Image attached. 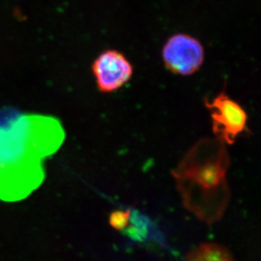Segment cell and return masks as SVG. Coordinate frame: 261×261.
<instances>
[{"label":"cell","mask_w":261,"mask_h":261,"mask_svg":"<svg viewBox=\"0 0 261 261\" xmlns=\"http://www.w3.org/2000/svg\"><path fill=\"white\" fill-rule=\"evenodd\" d=\"M65 140L61 122L53 116L21 114L0 126V200H25L42 185L44 163Z\"/></svg>","instance_id":"6da1fadb"},{"label":"cell","mask_w":261,"mask_h":261,"mask_svg":"<svg viewBox=\"0 0 261 261\" xmlns=\"http://www.w3.org/2000/svg\"><path fill=\"white\" fill-rule=\"evenodd\" d=\"M228 166L224 143L204 139L189 150L173 173L185 207L208 223L218 221L227 208Z\"/></svg>","instance_id":"7a4b0ae2"},{"label":"cell","mask_w":261,"mask_h":261,"mask_svg":"<svg viewBox=\"0 0 261 261\" xmlns=\"http://www.w3.org/2000/svg\"><path fill=\"white\" fill-rule=\"evenodd\" d=\"M166 69L180 76H190L201 68L204 48L200 40L186 33L171 36L162 50Z\"/></svg>","instance_id":"3957f363"},{"label":"cell","mask_w":261,"mask_h":261,"mask_svg":"<svg viewBox=\"0 0 261 261\" xmlns=\"http://www.w3.org/2000/svg\"><path fill=\"white\" fill-rule=\"evenodd\" d=\"M204 105L211 113L212 130L217 140L232 145L247 128L248 116L244 108L224 91L205 100Z\"/></svg>","instance_id":"277c9868"},{"label":"cell","mask_w":261,"mask_h":261,"mask_svg":"<svg viewBox=\"0 0 261 261\" xmlns=\"http://www.w3.org/2000/svg\"><path fill=\"white\" fill-rule=\"evenodd\" d=\"M96 87L102 93H112L128 84L134 74V66L118 50H105L91 64Z\"/></svg>","instance_id":"5b68a950"},{"label":"cell","mask_w":261,"mask_h":261,"mask_svg":"<svg viewBox=\"0 0 261 261\" xmlns=\"http://www.w3.org/2000/svg\"><path fill=\"white\" fill-rule=\"evenodd\" d=\"M185 261H234L225 247L215 243H204L187 254Z\"/></svg>","instance_id":"8992f818"},{"label":"cell","mask_w":261,"mask_h":261,"mask_svg":"<svg viewBox=\"0 0 261 261\" xmlns=\"http://www.w3.org/2000/svg\"><path fill=\"white\" fill-rule=\"evenodd\" d=\"M123 231L130 239L137 241H145L155 234L150 221L136 211L128 212V225Z\"/></svg>","instance_id":"52a82bcc"},{"label":"cell","mask_w":261,"mask_h":261,"mask_svg":"<svg viewBox=\"0 0 261 261\" xmlns=\"http://www.w3.org/2000/svg\"><path fill=\"white\" fill-rule=\"evenodd\" d=\"M128 222V212H115L110 217V224L117 230H124Z\"/></svg>","instance_id":"ba28073f"}]
</instances>
